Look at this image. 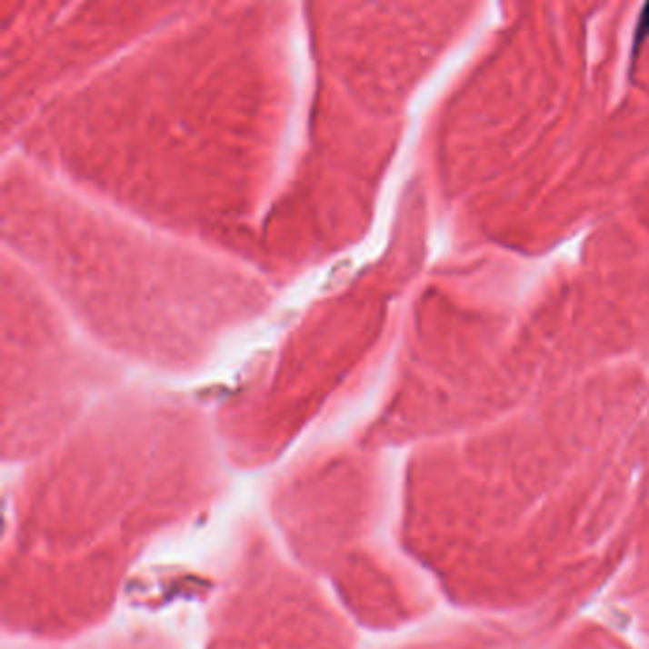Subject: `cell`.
Listing matches in <instances>:
<instances>
[{
	"label": "cell",
	"mask_w": 649,
	"mask_h": 649,
	"mask_svg": "<svg viewBox=\"0 0 649 649\" xmlns=\"http://www.w3.org/2000/svg\"><path fill=\"white\" fill-rule=\"evenodd\" d=\"M649 35V5L644 6V12H642V17H640V24H638V29H636V40H634V46L638 48L640 43H642V38Z\"/></svg>",
	"instance_id": "1"
}]
</instances>
